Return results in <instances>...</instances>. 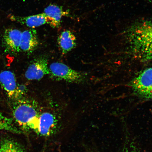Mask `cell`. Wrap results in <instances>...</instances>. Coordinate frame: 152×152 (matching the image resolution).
<instances>
[{
  "label": "cell",
  "instance_id": "6da1fadb",
  "mask_svg": "<svg viewBox=\"0 0 152 152\" xmlns=\"http://www.w3.org/2000/svg\"><path fill=\"white\" fill-rule=\"evenodd\" d=\"M125 34L135 56L143 61L152 60V20L133 25Z\"/></svg>",
  "mask_w": 152,
  "mask_h": 152
},
{
  "label": "cell",
  "instance_id": "7a4b0ae2",
  "mask_svg": "<svg viewBox=\"0 0 152 152\" xmlns=\"http://www.w3.org/2000/svg\"><path fill=\"white\" fill-rule=\"evenodd\" d=\"M12 113L20 130L35 132L39 112L35 101L23 98L13 101Z\"/></svg>",
  "mask_w": 152,
  "mask_h": 152
},
{
  "label": "cell",
  "instance_id": "3957f363",
  "mask_svg": "<svg viewBox=\"0 0 152 152\" xmlns=\"http://www.w3.org/2000/svg\"><path fill=\"white\" fill-rule=\"evenodd\" d=\"M131 85L132 90L138 96L152 100V66L138 74Z\"/></svg>",
  "mask_w": 152,
  "mask_h": 152
},
{
  "label": "cell",
  "instance_id": "277c9868",
  "mask_svg": "<svg viewBox=\"0 0 152 152\" xmlns=\"http://www.w3.org/2000/svg\"><path fill=\"white\" fill-rule=\"evenodd\" d=\"M49 74L58 80L70 83H80L84 79V75L61 62L53 63L49 66Z\"/></svg>",
  "mask_w": 152,
  "mask_h": 152
},
{
  "label": "cell",
  "instance_id": "5b68a950",
  "mask_svg": "<svg viewBox=\"0 0 152 152\" xmlns=\"http://www.w3.org/2000/svg\"><path fill=\"white\" fill-rule=\"evenodd\" d=\"M0 84L11 100L14 101L22 98L18 92V85L15 75L12 72L4 71L0 73Z\"/></svg>",
  "mask_w": 152,
  "mask_h": 152
},
{
  "label": "cell",
  "instance_id": "8992f818",
  "mask_svg": "<svg viewBox=\"0 0 152 152\" xmlns=\"http://www.w3.org/2000/svg\"><path fill=\"white\" fill-rule=\"evenodd\" d=\"M49 74L46 58L41 57L37 59L28 66L25 76L28 80H39Z\"/></svg>",
  "mask_w": 152,
  "mask_h": 152
},
{
  "label": "cell",
  "instance_id": "52a82bcc",
  "mask_svg": "<svg viewBox=\"0 0 152 152\" xmlns=\"http://www.w3.org/2000/svg\"><path fill=\"white\" fill-rule=\"evenodd\" d=\"M56 124V117L47 112L40 113L37 121L35 132L42 136L49 135Z\"/></svg>",
  "mask_w": 152,
  "mask_h": 152
},
{
  "label": "cell",
  "instance_id": "ba28073f",
  "mask_svg": "<svg viewBox=\"0 0 152 152\" xmlns=\"http://www.w3.org/2000/svg\"><path fill=\"white\" fill-rule=\"evenodd\" d=\"M22 32L15 28L6 29L3 35L5 47L9 52L16 53L20 51V45Z\"/></svg>",
  "mask_w": 152,
  "mask_h": 152
},
{
  "label": "cell",
  "instance_id": "9c48e42d",
  "mask_svg": "<svg viewBox=\"0 0 152 152\" xmlns=\"http://www.w3.org/2000/svg\"><path fill=\"white\" fill-rule=\"evenodd\" d=\"M8 17L12 21L33 28L48 23L47 17L43 13L28 16H20L9 15Z\"/></svg>",
  "mask_w": 152,
  "mask_h": 152
},
{
  "label": "cell",
  "instance_id": "30bf717a",
  "mask_svg": "<svg viewBox=\"0 0 152 152\" xmlns=\"http://www.w3.org/2000/svg\"><path fill=\"white\" fill-rule=\"evenodd\" d=\"M43 13L47 17L48 24L53 28L59 27L62 17L69 15V12L64 11L62 7L54 4L48 6L45 9Z\"/></svg>",
  "mask_w": 152,
  "mask_h": 152
},
{
  "label": "cell",
  "instance_id": "8fae6325",
  "mask_svg": "<svg viewBox=\"0 0 152 152\" xmlns=\"http://www.w3.org/2000/svg\"><path fill=\"white\" fill-rule=\"evenodd\" d=\"M39 45L37 31L32 28L22 32L20 48L23 52L31 53L37 48Z\"/></svg>",
  "mask_w": 152,
  "mask_h": 152
},
{
  "label": "cell",
  "instance_id": "7c38bea8",
  "mask_svg": "<svg viewBox=\"0 0 152 152\" xmlns=\"http://www.w3.org/2000/svg\"><path fill=\"white\" fill-rule=\"evenodd\" d=\"M58 44L63 54H66L75 48L76 45V38L72 32L65 30L58 36Z\"/></svg>",
  "mask_w": 152,
  "mask_h": 152
},
{
  "label": "cell",
  "instance_id": "4fadbf2b",
  "mask_svg": "<svg viewBox=\"0 0 152 152\" xmlns=\"http://www.w3.org/2000/svg\"><path fill=\"white\" fill-rule=\"evenodd\" d=\"M0 152H25L22 144L11 138H3L0 143Z\"/></svg>",
  "mask_w": 152,
  "mask_h": 152
},
{
  "label": "cell",
  "instance_id": "5bb4252c",
  "mask_svg": "<svg viewBox=\"0 0 152 152\" xmlns=\"http://www.w3.org/2000/svg\"><path fill=\"white\" fill-rule=\"evenodd\" d=\"M0 130H5L14 133L20 134L22 131L14 124L12 118L5 116L0 112Z\"/></svg>",
  "mask_w": 152,
  "mask_h": 152
},
{
  "label": "cell",
  "instance_id": "9a60e30c",
  "mask_svg": "<svg viewBox=\"0 0 152 152\" xmlns=\"http://www.w3.org/2000/svg\"><path fill=\"white\" fill-rule=\"evenodd\" d=\"M129 152H137L135 150H132L130 151Z\"/></svg>",
  "mask_w": 152,
  "mask_h": 152
}]
</instances>
